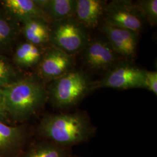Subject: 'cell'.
I'll use <instances>...</instances> for the list:
<instances>
[{
    "mask_svg": "<svg viewBox=\"0 0 157 157\" xmlns=\"http://www.w3.org/2000/svg\"><path fill=\"white\" fill-rule=\"evenodd\" d=\"M39 130L49 142L65 148L84 143L94 133L89 119L81 112L48 115L42 119Z\"/></svg>",
    "mask_w": 157,
    "mask_h": 157,
    "instance_id": "obj_1",
    "label": "cell"
},
{
    "mask_svg": "<svg viewBox=\"0 0 157 157\" xmlns=\"http://www.w3.org/2000/svg\"><path fill=\"white\" fill-rule=\"evenodd\" d=\"M2 89L8 115L17 121L34 115L48 98L43 84L34 78H19Z\"/></svg>",
    "mask_w": 157,
    "mask_h": 157,
    "instance_id": "obj_2",
    "label": "cell"
},
{
    "mask_svg": "<svg viewBox=\"0 0 157 157\" xmlns=\"http://www.w3.org/2000/svg\"><path fill=\"white\" fill-rule=\"evenodd\" d=\"M94 86L86 73L71 71L53 80L48 95L55 107L66 108L76 105Z\"/></svg>",
    "mask_w": 157,
    "mask_h": 157,
    "instance_id": "obj_3",
    "label": "cell"
},
{
    "mask_svg": "<svg viewBox=\"0 0 157 157\" xmlns=\"http://www.w3.org/2000/svg\"><path fill=\"white\" fill-rule=\"evenodd\" d=\"M49 41L54 47L72 56L89 42L86 28L73 17L53 22Z\"/></svg>",
    "mask_w": 157,
    "mask_h": 157,
    "instance_id": "obj_4",
    "label": "cell"
},
{
    "mask_svg": "<svg viewBox=\"0 0 157 157\" xmlns=\"http://www.w3.org/2000/svg\"><path fill=\"white\" fill-rule=\"evenodd\" d=\"M108 25L139 33L144 19L136 3L130 1H112L106 6L104 14Z\"/></svg>",
    "mask_w": 157,
    "mask_h": 157,
    "instance_id": "obj_5",
    "label": "cell"
},
{
    "mask_svg": "<svg viewBox=\"0 0 157 157\" xmlns=\"http://www.w3.org/2000/svg\"><path fill=\"white\" fill-rule=\"evenodd\" d=\"M145 72L131 65L122 64L108 73L97 87L116 89L144 88Z\"/></svg>",
    "mask_w": 157,
    "mask_h": 157,
    "instance_id": "obj_6",
    "label": "cell"
},
{
    "mask_svg": "<svg viewBox=\"0 0 157 157\" xmlns=\"http://www.w3.org/2000/svg\"><path fill=\"white\" fill-rule=\"evenodd\" d=\"M73 56L53 47L47 51L39 62L40 75L47 80H55L71 71Z\"/></svg>",
    "mask_w": 157,
    "mask_h": 157,
    "instance_id": "obj_7",
    "label": "cell"
},
{
    "mask_svg": "<svg viewBox=\"0 0 157 157\" xmlns=\"http://www.w3.org/2000/svg\"><path fill=\"white\" fill-rule=\"evenodd\" d=\"M102 30L108 42L115 52L121 56H134L137 45L138 33L129 30L119 28L105 23Z\"/></svg>",
    "mask_w": 157,
    "mask_h": 157,
    "instance_id": "obj_8",
    "label": "cell"
},
{
    "mask_svg": "<svg viewBox=\"0 0 157 157\" xmlns=\"http://www.w3.org/2000/svg\"><path fill=\"white\" fill-rule=\"evenodd\" d=\"M85 49V62L93 69H106L112 66L117 59V54L108 41L96 40L89 42Z\"/></svg>",
    "mask_w": 157,
    "mask_h": 157,
    "instance_id": "obj_9",
    "label": "cell"
},
{
    "mask_svg": "<svg viewBox=\"0 0 157 157\" xmlns=\"http://www.w3.org/2000/svg\"><path fill=\"white\" fill-rule=\"evenodd\" d=\"M105 1L75 0L74 17L84 28H95L104 14Z\"/></svg>",
    "mask_w": 157,
    "mask_h": 157,
    "instance_id": "obj_10",
    "label": "cell"
},
{
    "mask_svg": "<svg viewBox=\"0 0 157 157\" xmlns=\"http://www.w3.org/2000/svg\"><path fill=\"white\" fill-rule=\"evenodd\" d=\"M2 4L10 15L22 22L30 19L50 21L34 0H5Z\"/></svg>",
    "mask_w": 157,
    "mask_h": 157,
    "instance_id": "obj_11",
    "label": "cell"
},
{
    "mask_svg": "<svg viewBox=\"0 0 157 157\" xmlns=\"http://www.w3.org/2000/svg\"><path fill=\"white\" fill-rule=\"evenodd\" d=\"M50 21L56 22L73 17L75 0H34Z\"/></svg>",
    "mask_w": 157,
    "mask_h": 157,
    "instance_id": "obj_12",
    "label": "cell"
},
{
    "mask_svg": "<svg viewBox=\"0 0 157 157\" xmlns=\"http://www.w3.org/2000/svg\"><path fill=\"white\" fill-rule=\"evenodd\" d=\"M25 139L23 129L11 126L0 121V153L16 151L22 146Z\"/></svg>",
    "mask_w": 157,
    "mask_h": 157,
    "instance_id": "obj_13",
    "label": "cell"
},
{
    "mask_svg": "<svg viewBox=\"0 0 157 157\" xmlns=\"http://www.w3.org/2000/svg\"><path fill=\"white\" fill-rule=\"evenodd\" d=\"M23 23V34L27 42L38 46L49 41L50 27L47 22L40 19H30Z\"/></svg>",
    "mask_w": 157,
    "mask_h": 157,
    "instance_id": "obj_14",
    "label": "cell"
},
{
    "mask_svg": "<svg viewBox=\"0 0 157 157\" xmlns=\"http://www.w3.org/2000/svg\"><path fill=\"white\" fill-rule=\"evenodd\" d=\"M41 57L38 46L26 42L17 47L14 55V60L19 66L29 67L39 63Z\"/></svg>",
    "mask_w": 157,
    "mask_h": 157,
    "instance_id": "obj_15",
    "label": "cell"
},
{
    "mask_svg": "<svg viewBox=\"0 0 157 157\" xmlns=\"http://www.w3.org/2000/svg\"><path fill=\"white\" fill-rule=\"evenodd\" d=\"M69 154V148L43 142L32 147L25 157H68Z\"/></svg>",
    "mask_w": 157,
    "mask_h": 157,
    "instance_id": "obj_16",
    "label": "cell"
},
{
    "mask_svg": "<svg viewBox=\"0 0 157 157\" xmlns=\"http://www.w3.org/2000/svg\"><path fill=\"white\" fill-rule=\"evenodd\" d=\"M19 78L10 62L0 56V89H3L15 82Z\"/></svg>",
    "mask_w": 157,
    "mask_h": 157,
    "instance_id": "obj_17",
    "label": "cell"
},
{
    "mask_svg": "<svg viewBox=\"0 0 157 157\" xmlns=\"http://www.w3.org/2000/svg\"><path fill=\"white\" fill-rule=\"evenodd\" d=\"M141 16L151 25L155 26L157 23V0H142L135 2Z\"/></svg>",
    "mask_w": 157,
    "mask_h": 157,
    "instance_id": "obj_18",
    "label": "cell"
},
{
    "mask_svg": "<svg viewBox=\"0 0 157 157\" xmlns=\"http://www.w3.org/2000/svg\"><path fill=\"white\" fill-rule=\"evenodd\" d=\"M14 36V30L11 24L0 14V45L10 43Z\"/></svg>",
    "mask_w": 157,
    "mask_h": 157,
    "instance_id": "obj_19",
    "label": "cell"
},
{
    "mask_svg": "<svg viewBox=\"0 0 157 157\" xmlns=\"http://www.w3.org/2000/svg\"><path fill=\"white\" fill-rule=\"evenodd\" d=\"M144 89L157 95V72L156 71L145 72Z\"/></svg>",
    "mask_w": 157,
    "mask_h": 157,
    "instance_id": "obj_20",
    "label": "cell"
},
{
    "mask_svg": "<svg viewBox=\"0 0 157 157\" xmlns=\"http://www.w3.org/2000/svg\"><path fill=\"white\" fill-rule=\"evenodd\" d=\"M8 113L6 109L2 89H0V121L6 124L8 121Z\"/></svg>",
    "mask_w": 157,
    "mask_h": 157,
    "instance_id": "obj_21",
    "label": "cell"
},
{
    "mask_svg": "<svg viewBox=\"0 0 157 157\" xmlns=\"http://www.w3.org/2000/svg\"></svg>",
    "mask_w": 157,
    "mask_h": 157,
    "instance_id": "obj_22",
    "label": "cell"
}]
</instances>
